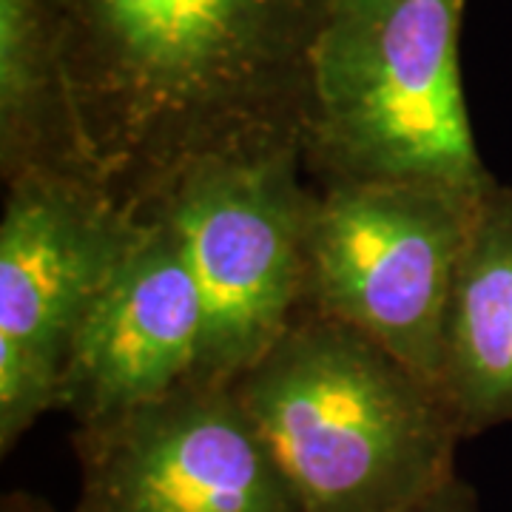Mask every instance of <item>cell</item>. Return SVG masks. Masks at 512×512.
I'll return each mask as SVG.
<instances>
[{"label": "cell", "mask_w": 512, "mask_h": 512, "mask_svg": "<svg viewBox=\"0 0 512 512\" xmlns=\"http://www.w3.org/2000/svg\"><path fill=\"white\" fill-rule=\"evenodd\" d=\"M330 0H52L97 183L146 220L208 154L299 137Z\"/></svg>", "instance_id": "6da1fadb"}, {"label": "cell", "mask_w": 512, "mask_h": 512, "mask_svg": "<svg viewBox=\"0 0 512 512\" xmlns=\"http://www.w3.org/2000/svg\"><path fill=\"white\" fill-rule=\"evenodd\" d=\"M231 384L302 512H410L458 478L444 393L339 319L302 308Z\"/></svg>", "instance_id": "7a4b0ae2"}, {"label": "cell", "mask_w": 512, "mask_h": 512, "mask_svg": "<svg viewBox=\"0 0 512 512\" xmlns=\"http://www.w3.org/2000/svg\"><path fill=\"white\" fill-rule=\"evenodd\" d=\"M467 0H330L302 109V163L316 185H433L481 194L461 86Z\"/></svg>", "instance_id": "3957f363"}, {"label": "cell", "mask_w": 512, "mask_h": 512, "mask_svg": "<svg viewBox=\"0 0 512 512\" xmlns=\"http://www.w3.org/2000/svg\"><path fill=\"white\" fill-rule=\"evenodd\" d=\"M311 205L302 140L276 137L188 165L148 211L174 225L200 285L194 382L231 384L302 311Z\"/></svg>", "instance_id": "277c9868"}, {"label": "cell", "mask_w": 512, "mask_h": 512, "mask_svg": "<svg viewBox=\"0 0 512 512\" xmlns=\"http://www.w3.org/2000/svg\"><path fill=\"white\" fill-rule=\"evenodd\" d=\"M481 194L313 183L302 308L362 330L439 387L447 308Z\"/></svg>", "instance_id": "5b68a950"}, {"label": "cell", "mask_w": 512, "mask_h": 512, "mask_svg": "<svg viewBox=\"0 0 512 512\" xmlns=\"http://www.w3.org/2000/svg\"><path fill=\"white\" fill-rule=\"evenodd\" d=\"M143 228L103 185L32 174L0 220V453L57 410L74 339Z\"/></svg>", "instance_id": "8992f818"}, {"label": "cell", "mask_w": 512, "mask_h": 512, "mask_svg": "<svg viewBox=\"0 0 512 512\" xmlns=\"http://www.w3.org/2000/svg\"><path fill=\"white\" fill-rule=\"evenodd\" d=\"M72 512H302L234 384L194 382L74 424Z\"/></svg>", "instance_id": "52a82bcc"}, {"label": "cell", "mask_w": 512, "mask_h": 512, "mask_svg": "<svg viewBox=\"0 0 512 512\" xmlns=\"http://www.w3.org/2000/svg\"><path fill=\"white\" fill-rule=\"evenodd\" d=\"M205 308L183 239L148 217L74 339L57 410L111 419L185 384L200 359Z\"/></svg>", "instance_id": "ba28073f"}, {"label": "cell", "mask_w": 512, "mask_h": 512, "mask_svg": "<svg viewBox=\"0 0 512 512\" xmlns=\"http://www.w3.org/2000/svg\"><path fill=\"white\" fill-rule=\"evenodd\" d=\"M439 390L464 439L512 421V185L478 197L447 308Z\"/></svg>", "instance_id": "9c48e42d"}, {"label": "cell", "mask_w": 512, "mask_h": 512, "mask_svg": "<svg viewBox=\"0 0 512 512\" xmlns=\"http://www.w3.org/2000/svg\"><path fill=\"white\" fill-rule=\"evenodd\" d=\"M0 171L94 180L52 0H0Z\"/></svg>", "instance_id": "30bf717a"}, {"label": "cell", "mask_w": 512, "mask_h": 512, "mask_svg": "<svg viewBox=\"0 0 512 512\" xmlns=\"http://www.w3.org/2000/svg\"><path fill=\"white\" fill-rule=\"evenodd\" d=\"M410 512H481V507H478L476 490L458 476L447 490H441L439 495H433L430 501H424Z\"/></svg>", "instance_id": "8fae6325"}, {"label": "cell", "mask_w": 512, "mask_h": 512, "mask_svg": "<svg viewBox=\"0 0 512 512\" xmlns=\"http://www.w3.org/2000/svg\"><path fill=\"white\" fill-rule=\"evenodd\" d=\"M0 512H57L43 495L26 493V490H15V493L3 495L0 501Z\"/></svg>", "instance_id": "7c38bea8"}]
</instances>
